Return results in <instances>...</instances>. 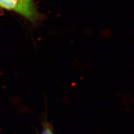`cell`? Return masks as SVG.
I'll return each instance as SVG.
<instances>
[{
    "label": "cell",
    "mask_w": 134,
    "mask_h": 134,
    "mask_svg": "<svg viewBox=\"0 0 134 134\" xmlns=\"http://www.w3.org/2000/svg\"><path fill=\"white\" fill-rule=\"evenodd\" d=\"M0 8L16 13L34 24L41 17L34 0H0Z\"/></svg>",
    "instance_id": "6da1fadb"
},
{
    "label": "cell",
    "mask_w": 134,
    "mask_h": 134,
    "mask_svg": "<svg viewBox=\"0 0 134 134\" xmlns=\"http://www.w3.org/2000/svg\"><path fill=\"white\" fill-rule=\"evenodd\" d=\"M40 134H54L52 128L49 124H46Z\"/></svg>",
    "instance_id": "7a4b0ae2"
}]
</instances>
